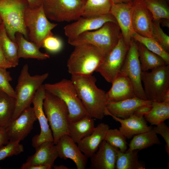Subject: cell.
Returning <instances> with one entry per match:
<instances>
[{
    "label": "cell",
    "instance_id": "obj_22",
    "mask_svg": "<svg viewBox=\"0 0 169 169\" xmlns=\"http://www.w3.org/2000/svg\"><path fill=\"white\" fill-rule=\"evenodd\" d=\"M35 148V153L29 156L25 163L30 165L48 166L52 168L55 160L58 157L54 141L43 142Z\"/></svg>",
    "mask_w": 169,
    "mask_h": 169
},
{
    "label": "cell",
    "instance_id": "obj_50",
    "mask_svg": "<svg viewBox=\"0 0 169 169\" xmlns=\"http://www.w3.org/2000/svg\"><path fill=\"white\" fill-rule=\"evenodd\" d=\"M161 102H169V90L165 95Z\"/></svg>",
    "mask_w": 169,
    "mask_h": 169
},
{
    "label": "cell",
    "instance_id": "obj_7",
    "mask_svg": "<svg viewBox=\"0 0 169 169\" xmlns=\"http://www.w3.org/2000/svg\"><path fill=\"white\" fill-rule=\"evenodd\" d=\"M45 90L62 99L67 106L69 123L74 122L88 115L71 80L63 79L54 84H44Z\"/></svg>",
    "mask_w": 169,
    "mask_h": 169
},
{
    "label": "cell",
    "instance_id": "obj_18",
    "mask_svg": "<svg viewBox=\"0 0 169 169\" xmlns=\"http://www.w3.org/2000/svg\"><path fill=\"white\" fill-rule=\"evenodd\" d=\"M55 145L58 157L65 160L71 159L75 163L77 169L85 168L88 158L68 135L61 136Z\"/></svg>",
    "mask_w": 169,
    "mask_h": 169
},
{
    "label": "cell",
    "instance_id": "obj_40",
    "mask_svg": "<svg viewBox=\"0 0 169 169\" xmlns=\"http://www.w3.org/2000/svg\"><path fill=\"white\" fill-rule=\"evenodd\" d=\"M63 42L59 38L53 35L46 38L44 40L42 47L48 52L57 53L60 51L63 47Z\"/></svg>",
    "mask_w": 169,
    "mask_h": 169
},
{
    "label": "cell",
    "instance_id": "obj_21",
    "mask_svg": "<svg viewBox=\"0 0 169 169\" xmlns=\"http://www.w3.org/2000/svg\"><path fill=\"white\" fill-rule=\"evenodd\" d=\"M106 93L108 101L116 102L136 97L133 84L129 78L120 72Z\"/></svg>",
    "mask_w": 169,
    "mask_h": 169
},
{
    "label": "cell",
    "instance_id": "obj_37",
    "mask_svg": "<svg viewBox=\"0 0 169 169\" xmlns=\"http://www.w3.org/2000/svg\"><path fill=\"white\" fill-rule=\"evenodd\" d=\"M23 151V146L19 142L9 141L0 148V161L9 157L18 155Z\"/></svg>",
    "mask_w": 169,
    "mask_h": 169
},
{
    "label": "cell",
    "instance_id": "obj_53",
    "mask_svg": "<svg viewBox=\"0 0 169 169\" xmlns=\"http://www.w3.org/2000/svg\"><path fill=\"white\" fill-rule=\"evenodd\" d=\"M1 167H0V169H1Z\"/></svg>",
    "mask_w": 169,
    "mask_h": 169
},
{
    "label": "cell",
    "instance_id": "obj_41",
    "mask_svg": "<svg viewBox=\"0 0 169 169\" xmlns=\"http://www.w3.org/2000/svg\"><path fill=\"white\" fill-rule=\"evenodd\" d=\"M154 132L156 134L160 135L166 142L165 149L169 155V128L164 122L161 123L154 128H152Z\"/></svg>",
    "mask_w": 169,
    "mask_h": 169
},
{
    "label": "cell",
    "instance_id": "obj_2",
    "mask_svg": "<svg viewBox=\"0 0 169 169\" xmlns=\"http://www.w3.org/2000/svg\"><path fill=\"white\" fill-rule=\"evenodd\" d=\"M74 47L67 62L69 73L71 75L92 74L102 63L105 54L99 48L90 44Z\"/></svg>",
    "mask_w": 169,
    "mask_h": 169
},
{
    "label": "cell",
    "instance_id": "obj_39",
    "mask_svg": "<svg viewBox=\"0 0 169 169\" xmlns=\"http://www.w3.org/2000/svg\"><path fill=\"white\" fill-rule=\"evenodd\" d=\"M12 80L10 72L6 69L0 68V90L15 98V90L10 83Z\"/></svg>",
    "mask_w": 169,
    "mask_h": 169
},
{
    "label": "cell",
    "instance_id": "obj_45",
    "mask_svg": "<svg viewBox=\"0 0 169 169\" xmlns=\"http://www.w3.org/2000/svg\"><path fill=\"white\" fill-rule=\"evenodd\" d=\"M52 167L48 166L30 165L24 163L21 165V169H51Z\"/></svg>",
    "mask_w": 169,
    "mask_h": 169
},
{
    "label": "cell",
    "instance_id": "obj_30",
    "mask_svg": "<svg viewBox=\"0 0 169 169\" xmlns=\"http://www.w3.org/2000/svg\"><path fill=\"white\" fill-rule=\"evenodd\" d=\"M15 98L0 90V127L6 128L12 120Z\"/></svg>",
    "mask_w": 169,
    "mask_h": 169
},
{
    "label": "cell",
    "instance_id": "obj_5",
    "mask_svg": "<svg viewBox=\"0 0 169 169\" xmlns=\"http://www.w3.org/2000/svg\"><path fill=\"white\" fill-rule=\"evenodd\" d=\"M43 107L56 144L61 136L68 135V107L62 99L46 90Z\"/></svg>",
    "mask_w": 169,
    "mask_h": 169
},
{
    "label": "cell",
    "instance_id": "obj_32",
    "mask_svg": "<svg viewBox=\"0 0 169 169\" xmlns=\"http://www.w3.org/2000/svg\"><path fill=\"white\" fill-rule=\"evenodd\" d=\"M160 143L161 142L157 134L152 129L148 131L134 136L127 150H138L139 151L154 145Z\"/></svg>",
    "mask_w": 169,
    "mask_h": 169
},
{
    "label": "cell",
    "instance_id": "obj_43",
    "mask_svg": "<svg viewBox=\"0 0 169 169\" xmlns=\"http://www.w3.org/2000/svg\"><path fill=\"white\" fill-rule=\"evenodd\" d=\"M9 139L5 128L0 127V148L7 144Z\"/></svg>",
    "mask_w": 169,
    "mask_h": 169
},
{
    "label": "cell",
    "instance_id": "obj_20",
    "mask_svg": "<svg viewBox=\"0 0 169 169\" xmlns=\"http://www.w3.org/2000/svg\"><path fill=\"white\" fill-rule=\"evenodd\" d=\"M118 149L103 140L96 151L90 158L91 168L115 169Z\"/></svg>",
    "mask_w": 169,
    "mask_h": 169
},
{
    "label": "cell",
    "instance_id": "obj_42",
    "mask_svg": "<svg viewBox=\"0 0 169 169\" xmlns=\"http://www.w3.org/2000/svg\"><path fill=\"white\" fill-rule=\"evenodd\" d=\"M12 67L13 65L7 59L0 46V68L7 69Z\"/></svg>",
    "mask_w": 169,
    "mask_h": 169
},
{
    "label": "cell",
    "instance_id": "obj_47",
    "mask_svg": "<svg viewBox=\"0 0 169 169\" xmlns=\"http://www.w3.org/2000/svg\"><path fill=\"white\" fill-rule=\"evenodd\" d=\"M169 20L165 19H161L160 20V23L163 26L169 27Z\"/></svg>",
    "mask_w": 169,
    "mask_h": 169
},
{
    "label": "cell",
    "instance_id": "obj_24",
    "mask_svg": "<svg viewBox=\"0 0 169 169\" xmlns=\"http://www.w3.org/2000/svg\"><path fill=\"white\" fill-rule=\"evenodd\" d=\"M112 117L120 123L119 130L126 138L130 139L136 135L148 131L152 128L148 125L144 116L136 113L125 119Z\"/></svg>",
    "mask_w": 169,
    "mask_h": 169
},
{
    "label": "cell",
    "instance_id": "obj_15",
    "mask_svg": "<svg viewBox=\"0 0 169 169\" xmlns=\"http://www.w3.org/2000/svg\"><path fill=\"white\" fill-rule=\"evenodd\" d=\"M108 22L116 21L110 13L92 17H81L72 23L64 27V32L68 39L74 38L84 32L96 30Z\"/></svg>",
    "mask_w": 169,
    "mask_h": 169
},
{
    "label": "cell",
    "instance_id": "obj_16",
    "mask_svg": "<svg viewBox=\"0 0 169 169\" xmlns=\"http://www.w3.org/2000/svg\"><path fill=\"white\" fill-rule=\"evenodd\" d=\"M132 22L135 32L143 36L153 38L152 16L144 0H133Z\"/></svg>",
    "mask_w": 169,
    "mask_h": 169
},
{
    "label": "cell",
    "instance_id": "obj_9",
    "mask_svg": "<svg viewBox=\"0 0 169 169\" xmlns=\"http://www.w3.org/2000/svg\"><path fill=\"white\" fill-rule=\"evenodd\" d=\"M151 70L141 72V81L145 94L148 100L161 102L169 90V65Z\"/></svg>",
    "mask_w": 169,
    "mask_h": 169
},
{
    "label": "cell",
    "instance_id": "obj_13",
    "mask_svg": "<svg viewBox=\"0 0 169 169\" xmlns=\"http://www.w3.org/2000/svg\"><path fill=\"white\" fill-rule=\"evenodd\" d=\"M37 120L33 107L24 110L5 128L9 141L20 142L23 140L33 130Z\"/></svg>",
    "mask_w": 169,
    "mask_h": 169
},
{
    "label": "cell",
    "instance_id": "obj_44",
    "mask_svg": "<svg viewBox=\"0 0 169 169\" xmlns=\"http://www.w3.org/2000/svg\"><path fill=\"white\" fill-rule=\"evenodd\" d=\"M151 104L144 105L140 107L136 110L134 113L144 116L151 110L152 108Z\"/></svg>",
    "mask_w": 169,
    "mask_h": 169
},
{
    "label": "cell",
    "instance_id": "obj_1",
    "mask_svg": "<svg viewBox=\"0 0 169 169\" xmlns=\"http://www.w3.org/2000/svg\"><path fill=\"white\" fill-rule=\"evenodd\" d=\"M71 80L88 114L93 118L102 120L105 115L108 102L106 93L96 84L91 75H72Z\"/></svg>",
    "mask_w": 169,
    "mask_h": 169
},
{
    "label": "cell",
    "instance_id": "obj_3",
    "mask_svg": "<svg viewBox=\"0 0 169 169\" xmlns=\"http://www.w3.org/2000/svg\"><path fill=\"white\" fill-rule=\"evenodd\" d=\"M122 37L117 23L108 22L96 30L85 32L74 38L68 39V42L74 47L85 44H92L106 55L117 44Z\"/></svg>",
    "mask_w": 169,
    "mask_h": 169
},
{
    "label": "cell",
    "instance_id": "obj_27",
    "mask_svg": "<svg viewBox=\"0 0 169 169\" xmlns=\"http://www.w3.org/2000/svg\"><path fill=\"white\" fill-rule=\"evenodd\" d=\"M0 46L5 56L13 67L18 65L19 58L18 45L8 36L2 22L0 24Z\"/></svg>",
    "mask_w": 169,
    "mask_h": 169
},
{
    "label": "cell",
    "instance_id": "obj_51",
    "mask_svg": "<svg viewBox=\"0 0 169 169\" xmlns=\"http://www.w3.org/2000/svg\"><path fill=\"white\" fill-rule=\"evenodd\" d=\"M2 20L1 19V17H0V24L2 23Z\"/></svg>",
    "mask_w": 169,
    "mask_h": 169
},
{
    "label": "cell",
    "instance_id": "obj_17",
    "mask_svg": "<svg viewBox=\"0 0 169 169\" xmlns=\"http://www.w3.org/2000/svg\"><path fill=\"white\" fill-rule=\"evenodd\" d=\"M133 1L127 3H112L110 13L115 18L125 42L130 45L135 32L132 22Z\"/></svg>",
    "mask_w": 169,
    "mask_h": 169
},
{
    "label": "cell",
    "instance_id": "obj_14",
    "mask_svg": "<svg viewBox=\"0 0 169 169\" xmlns=\"http://www.w3.org/2000/svg\"><path fill=\"white\" fill-rule=\"evenodd\" d=\"M45 92L44 85L43 84L36 91L32 101L34 111L41 129L40 133L35 135L32 139V145L34 148L43 142L54 141L52 133L43 109V103Z\"/></svg>",
    "mask_w": 169,
    "mask_h": 169
},
{
    "label": "cell",
    "instance_id": "obj_48",
    "mask_svg": "<svg viewBox=\"0 0 169 169\" xmlns=\"http://www.w3.org/2000/svg\"><path fill=\"white\" fill-rule=\"evenodd\" d=\"M133 0H111L112 3L114 4L120 3H127Z\"/></svg>",
    "mask_w": 169,
    "mask_h": 169
},
{
    "label": "cell",
    "instance_id": "obj_31",
    "mask_svg": "<svg viewBox=\"0 0 169 169\" xmlns=\"http://www.w3.org/2000/svg\"><path fill=\"white\" fill-rule=\"evenodd\" d=\"M112 3L111 0H86L82 16L92 17L110 13Z\"/></svg>",
    "mask_w": 169,
    "mask_h": 169
},
{
    "label": "cell",
    "instance_id": "obj_38",
    "mask_svg": "<svg viewBox=\"0 0 169 169\" xmlns=\"http://www.w3.org/2000/svg\"><path fill=\"white\" fill-rule=\"evenodd\" d=\"M153 38L156 40L167 51L169 50V36L160 26V20L153 21Z\"/></svg>",
    "mask_w": 169,
    "mask_h": 169
},
{
    "label": "cell",
    "instance_id": "obj_4",
    "mask_svg": "<svg viewBox=\"0 0 169 169\" xmlns=\"http://www.w3.org/2000/svg\"><path fill=\"white\" fill-rule=\"evenodd\" d=\"M26 64L23 67L15 90V107L12 120L17 118L22 112L30 106L35 95L49 75L48 73L31 76Z\"/></svg>",
    "mask_w": 169,
    "mask_h": 169
},
{
    "label": "cell",
    "instance_id": "obj_11",
    "mask_svg": "<svg viewBox=\"0 0 169 169\" xmlns=\"http://www.w3.org/2000/svg\"><path fill=\"white\" fill-rule=\"evenodd\" d=\"M130 45L122 37L107 54L96 70L108 82L112 83L120 73L124 63Z\"/></svg>",
    "mask_w": 169,
    "mask_h": 169
},
{
    "label": "cell",
    "instance_id": "obj_26",
    "mask_svg": "<svg viewBox=\"0 0 169 169\" xmlns=\"http://www.w3.org/2000/svg\"><path fill=\"white\" fill-rule=\"evenodd\" d=\"M15 39L18 47L19 59L44 60L49 58V55L41 52L36 44L28 41L22 33H17L15 34Z\"/></svg>",
    "mask_w": 169,
    "mask_h": 169
},
{
    "label": "cell",
    "instance_id": "obj_49",
    "mask_svg": "<svg viewBox=\"0 0 169 169\" xmlns=\"http://www.w3.org/2000/svg\"><path fill=\"white\" fill-rule=\"evenodd\" d=\"M54 169H69V168L65 165H54L53 167Z\"/></svg>",
    "mask_w": 169,
    "mask_h": 169
},
{
    "label": "cell",
    "instance_id": "obj_34",
    "mask_svg": "<svg viewBox=\"0 0 169 169\" xmlns=\"http://www.w3.org/2000/svg\"><path fill=\"white\" fill-rule=\"evenodd\" d=\"M132 38L145 46L148 49L161 58L166 64L169 65V54L155 39L141 36L135 32Z\"/></svg>",
    "mask_w": 169,
    "mask_h": 169
},
{
    "label": "cell",
    "instance_id": "obj_52",
    "mask_svg": "<svg viewBox=\"0 0 169 169\" xmlns=\"http://www.w3.org/2000/svg\"><path fill=\"white\" fill-rule=\"evenodd\" d=\"M82 0L85 2L86 0Z\"/></svg>",
    "mask_w": 169,
    "mask_h": 169
},
{
    "label": "cell",
    "instance_id": "obj_36",
    "mask_svg": "<svg viewBox=\"0 0 169 169\" xmlns=\"http://www.w3.org/2000/svg\"><path fill=\"white\" fill-rule=\"evenodd\" d=\"M104 140L122 152H125L127 149L126 138L120 130L117 129L109 128L106 132Z\"/></svg>",
    "mask_w": 169,
    "mask_h": 169
},
{
    "label": "cell",
    "instance_id": "obj_6",
    "mask_svg": "<svg viewBox=\"0 0 169 169\" xmlns=\"http://www.w3.org/2000/svg\"><path fill=\"white\" fill-rule=\"evenodd\" d=\"M28 6L26 0H0V17L8 36L16 43L17 33H22L26 39L28 38L23 18Z\"/></svg>",
    "mask_w": 169,
    "mask_h": 169
},
{
    "label": "cell",
    "instance_id": "obj_12",
    "mask_svg": "<svg viewBox=\"0 0 169 169\" xmlns=\"http://www.w3.org/2000/svg\"><path fill=\"white\" fill-rule=\"evenodd\" d=\"M120 72L132 81L136 97L147 100L145 94L141 78L142 70L136 41L132 38L126 58Z\"/></svg>",
    "mask_w": 169,
    "mask_h": 169
},
{
    "label": "cell",
    "instance_id": "obj_19",
    "mask_svg": "<svg viewBox=\"0 0 169 169\" xmlns=\"http://www.w3.org/2000/svg\"><path fill=\"white\" fill-rule=\"evenodd\" d=\"M152 102L136 97L118 101H108L105 115L126 118L133 114L140 107L151 104Z\"/></svg>",
    "mask_w": 169,
    "mask_h": 169
},
{
    "label": "cell",
    "instance_id": "obj_25",
    "mask_svg": "<svg viewBox=\"0 0 169 169\" xmlns=\"http://www.w3.org/2000/svg\"><path fill=\"white\" fill-rule=\"evenodd\" d=\"M95 128L94 118L87 115L76 122L69 123L68 135L77 143L90 135Z\"/></svg>",
    "mask_w": 169,
    "mask_h": 169
},
{
    "label": "cell",
    "instance_id": "obj_10",
    "mask_svg": "<svg viewBox=\"0 0 169 169\" xmlns=\"http://www.w3.org/2000/svg\"><path fill=\"white\" fill-rule=\"evenodd\" d=\"M82 0H44L43 7L49 19L57 22L76 21L82 16Z\"/></svg>",
    "mask_w": 169,
    "mask_h": 169
},
{
    "label": "cell",
    "instance_id": "obj_33",
    "mask_svg": "<svg viewBox=\"0 0 169 169\" xmlns=\"http://www.w3.org/2000/svg\"><path fill=\"white\" fill-rule=\"evenodd\" d=\"M150 111L144 116L151 125H156L169 118V102L152 101Z\"/></svg>",
    "mask_w": 169,
    "mask_h": 169
},
{
    "label": "cell",
    "instance_id": "obj_28",
    "mask_svg": "<svg viewBox=\"0 0 169 169\" xmlns=\"http://www.w3.org/2000/svg\"><path fill=\"white\" fill-rule=\"evenodd\" d=\"M136 42L142 71H148L166 64L160 57L149 50L141 44Z\"/></svg>",
    "mask_w": 169,
    "mask_h": 169
},
{
    "label": "cell",
    "instance_id": "obj_35",
    "mask_svg": "<svg viewBox=\"0 0 169 169\" xmlns=\"http://www.w3.org/2000/svg\"><path fill=\"white\" fill-rule=\"evenodd\" d=\"M153 21L169 19V7L166 0H144Z\"/></svg>",
    "mask_w": 169,
    "mask_h": 169
},
{
    "label": "cell",
    "instance_id": "obj_23",
    "mask_svg": "<svg viewBox=\"0 0 169 169\" xmlns=\"http://www.w3.org/2000/svg\"><path fill=\"white\" fill-rule=\"evenodd\" d=\"M109 128L108 125L100 123L95 127L90 135L77 143L81 151L87 158H90L97 150L100 143L104 140Z\"/></svg>",
    "mask_w": 169,
    "mask_h": 169
},
{
    "label": "cell",
    "instance_id": "obj_29",
    "mask_svg": "<svg viewBox=\"0 0 169 169\" xmlns=\"http://www.w3.org/2000/svg\"><path fill=\"white\" fill-rule=\"evenodd\" d=\"M138 150H126L122 152L117 151L116 169H145L144 165L138 160Z\"/></svg>",
    "mask_w": 169,
    "mask_h": 169
},
{
    "label": "cell",
    "instance_id": "obj_8",
    "mask_svg": "<svg viewBox=\"0 0 169 169\" xmlns=\"http://www.w3.org/2000/svg\"><path fill=\"white\" fill-rule=\"evenodd\" d=\"M23 18L25 25L29 29V38L39 49L42 47L44 39L53 35L52 30L57 25L49 21L43 4L34 8L28 6L24 13Z\"/></svg>",
    "mask_w": 169,
    "mask_h": 169
},
{
    "label": "cell",
    "instance_id": "obj_46",
    "mask_svg": "<svg viewBox=\"0 0 169 169\" xmlns=\"http://www.w3.org/2000/svg\"><path fill=\"white\" fill-rule=\"evenodd\" d=\"M28 6L32 8L38 7L42 5L44 0H26Z\"/></svg>",
    "mask_w": 169,
    "mask_h": 169
}]
</instances>
